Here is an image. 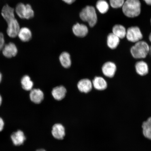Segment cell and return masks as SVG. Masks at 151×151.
I'll use <instances>...</instances> for the list:
<instances>
[{
  "label": "cell",
  "instance_id": "6da1fadb",
  "mask_svg": "<svg viewBox=\"0 0 151 151\" xmlns=\"http://www.w3.org/2000/svg\"><path fill=\"white\" fill-rule=\"evenodd\" d=\"M141 6L139 0H126L122 6L123 12L128 17H135L140 14Z\"/></svg>",
  "mask_w": 151,
  "mask_h": 151
},
{
  "label": "cell",
  "instance_id": "7a4b0ae2",
  "mask_svg": "<svg viewBox=\"0 0 151 151\" xmlns=\"http://www.w3.org/2000/svg\"><path fill=\"white\" fill-rule=\"evenodd\" d=\"M150 47L146 42L139 41L131 47V53L135 59H142L146 57L149 54Z\"/></svg>",
  "mask_w": 151,
  "mask_h": 151
},
{
  "label": "cell",
  "instance_id": "3957f363",
  "mask_svg": "<svg viewBox=\"0 0 151 151\" xmlns=\"http://www.w3.org/2000/svg\"><path fill=\"white\" fill-rule=\"evenodd\" d=\"M81 19L88 22L91 27H93L97 23V16L95 8L91 6H87L82 9L80 14Z\"/></svg>",
  "mask_w": 151,
  "mask_h": 151
},
{
  "label": "cell",
  "instance_id": "277c9868",
  "mask_svg": "<svg viewBox=\"0 0 151 151\" xmlns=\"http://www.w3.org/2000/svg\"><path fill=\"white\" fill-rule=\"evenodd\" d=\"M7 25L6 35L11 39L16 38L21 28L19 21L16 17L10 19L6 21Z\"/></svg>",
  "mask_w": 151,
  "mask_h": 151
},
{
  "label": "cell",
  "instance_id": "5b68a950",
  "mask_svg": "<svg viewBox=\"0 0 151 151\" xmlns=\"http://www.w3.org/2000/svg\"><path fill=\"white\" fill-rule=\"evenodd\" d=\"M128 40L132 42H137L142 39L143 35L139 28L134 26L128 28L126 36Z\"/></svg>",
  "mask_w": 151,
  "mask_h": 151
},
{
  "label": "cell",
  "instance_id": "8992f818",
  "mask_svg": "<svg viewBox=\"0 0 151 151\" xmlns=\"http://www.w3.org/2000/svg\"><path fill=\"white\" fill-rule=\"evenodd\" d=\"M1 51L3 55L8 58L14 57L17 54L18 52L16 45L12 42L5 44Z\"/></svg>",
  "mask_w": 151,
  "mask_h": 151
},
{
  "label": "cell",
  "instance_id": "52a82bcc",
  "mask_svg": "<svg viewBox=\"0 0 151 151\" xmlns=\"http://www.w3.org/2000/svg\"><path fill=\"white\" fill-rule=\"evenodd\" d=\"M116 70V66L112 62H107L102 67L103 74L109 78H112L114 76Z\"/></svg>",
  "mask_w": 151,
  "mask_h": 151
},
{
  "label": "cell",
  "instance_id": "ba28073f",
  "mask_svg": "<svg viewBox=\"0 0 151 151\" xmlns=\"http://www.w3.org/2000/svg\"><path fill=\"white\" fill-rule=\"evenodd\" d=\"M52 133L55 138L61 140L65 136V128L61 124H55L52 126Z\"/></svg>",
  "mask_w": 151,
  "mask_h": 151
},
{
  "label": "cell",
  "instance_id": "9c48e42d",
  "mask_svg": "<svg viewBox=\"0 0 151 151\" xmlns=\"http://www.w3.org/2000/svg\"><path fill=\"white\" fill-rule=\"evenodd\" d=\"M72 30L74 35L78 37H84L88 33L87 26L83 24L76 23L73 26Z\"/></svg>",
  "mask_w": 151,
  "mask_h": 151
},
{
  "label": "cell",
  "instance_id": "30bf717a",
  "mask_svg": "<svg viewBox=\"0 0 151 151\" xmlns=\"http://www.w3.org/2000/svg\"><path fill=\"white\" fill-rule=\"evenodd\" d=\"M32 34L29 28L26 27H21L18 34L17 37L22 42L29 41L32 39Z\"/></svg>",
  "mask_w": 151,
  "mask_h": 151
},
{
  "label": "cell",
  "instance_id": "8fae6325",
  "mask_svg": "<svg viewBox=\"0 0 151 151\" xmlns=\"http://www.w3.org/2000/svg\"><path fill=\"white\" fill-rule=\"evenodd\" d=\"M11 138L13 143L16 146L23 144L26 139L24 132L21 130H18L13 133L11 135Z\"/></svg>",
  "mask_w": 151,
  "mask_h": 151
},
{
  "label": "cell",
  "instance_id": "7c38bea8",
  "mask_svg": "<svg viewBox=\"0 0 151 151\" xmlns=\"http://www.w3.org/2000/svg\"><path fill=\"white\" fill-rule=\"evenodd\" d=\"M92 83L88 79H83L80 80L77 84V87L80 91L85 93H88L91 90Z\"/></svg>",
  "mask_w": 151,
  "mask_h": 151
},
{
  "label": "cell",
  "instance_id": "4fadbf2b",
  "mask_svg": "<svg viewBox=\"0 0 151 151\" xmlns=\"http://www.w3.org/2000/svg\"><path fill=\"white\" fill-rule=\"evenodd\" d=\"M30 99L33 103L40 104L44 99V94L39 89H33L31 90L29 94Z\"/></svg>",
  "mask_w": 151,
  "mask_h": 151
},
{
  "label": "cell",
  "instance_id": "5bb4252c",
  "mask_svg": "<svg viewBox=\"0 0 151 151\" xmlns=\"http://www.w3.org/2000/svg\"><path fill=\"white\" fill-rule=\"evenodd\" d=\"M67 90L65 87L60 86L55 88L52 92V95L54 99L57 101H61L65 97Z\"/></svg>",
  "mask_w": 151,
  "mask_h": 151
},
{
  "label": "cell",
  "instance_id": "9a60e30c",
  "mask_svg": "<svg viewBox=\"0 0 151 151\" xmlns=\"http://www.w3.org/2000/svg\"><path fill=\"white\" fill-rule=\"evenodd\" d=\"M14 9L17 18L21 20H25L26 12V4L20 2L16 5Z\"/></svg>",
  "mask_w": 151,
  "mask_h": 151
},
{
  "label": "cell",
  "instance_id": "2e32d148",
  "mask_svg": "<svg viewBox=\"0 0 151 151\" xmlns=\"http://www.w3.org/2000/svg\"><path fill=\"white\" fill-rule=\"evenodd\" d=\"M92 83L95 89L99 91L105 90L107 86L106 81L103 77H95Z\"/></svg>",
  "mask_w": 151,
  "mask_h": 151
},
{
  "label": "cell",
  "instance_id": "e0dca14e",
  "mask_svg": "<svg viewBox=\"0 0 151 151\" xmlns=\"http://www.w3.org/2000/svg\"><path fill=\"white\" fill-rule=\"evenodd\" d=\"M135 68L137 74L141 76L146 75L149 72L148 66L146 62L143 61L137 62Z\"/></svg>",
  "mask_w": 151,
  "mask_h": 151
},
{
  "label": "cell",
  "instance_id": "ac0fdd59",
  "mask_svg": "<svg viewBox=\"0 0 151 151\" xmlns=\"http://www.w3.org/2000/svg\"><path fill=\"white\" fill-rule=\"evenodd\" d=\"M107 45L109 48L114 50L118 47L120 43V39L113 33L109 34L107 37Z\"/></svg>",
  "mask_w": 151,
  "mask_h": 151
},
{
  "label": "cell",
  "instance_id": "d6986e66",
  "mask_svg": "<svg viewBox=\"0 0 151 151\" xmlns=\"http://www.w3.org/2000/svg\"><path fill=\"white\" fill-rule=\"evenodd\" d=\"M142 128L143 135L146 138L151 140V117L143 122Z\"/></svg>",
  "mask_w": 151,
  "mask_h": 151
},
{
  "label": "cell",
  "instance_id": "ffe728a7",
  "mask_svg": "<svg viewBox=\"0 0 151 151\" xmlns=\"http://www.w3.org/2000/svg\"><path fill=\"white\" fill-rule=\"evenodd\" d=\"M112 33L120 39L126 37V31L125 27L120 24H116L112 28Z\"/></svg>",
  "mask_w": 151,
  "mask_h": 151
},
{
  "label": "cell",
  "instance_id": "44dd1931",
  "mask_svg": "<svg viewBox=\"0 0 151 151\" xmlns=\"http://www.w3.org/2000/svg\"><path fill=\"white\" fill-rule=\"evenodd\" d=\"M60 61L61 65L65 68H69L70 67L71 62L70 56L68 53L64 52L60 55Z\"/></svg>",
  "mask_w": 151,
  "mask_h": 151
},
{
  "label": "cell",
  "instance_id": "7402d4cb",
  "mask_svg": "<svg viewBox=\"0 0 151 151\" xmlns=\"http://www.w3.org/2000/svg\"><path fill=\"white\" fill-rule=\"evenodd\" d=\"M21 84L22 88L26 91H31L33 86V83L30 77L28 75H25L22 79Z\"/></svg>",
  "mask_w": 151,
  "mask_h": 151
},
{
  "label": "cell",
  "instance_id": "603a6c76",
  "mask_svg": "<svg viewBox=\"0 0 151 151\" xmlns=\"http://www.w3.org/2000/svg\"><path fill=\"white\" fill-rule=\"evenodd\" d=\"M96 8L102 14L106 13L109 10V6L108 3L105 0H99L96 5Z\"/></svg>",
  "mask_w": 151,
  "mask_h": 151
},
{
  "label": "cell",
  "instance_id": "cb8c5ba5",
  "mask_svg": "<svg viewBox=\"0 0 151 151\" xmlns=\"http://www.w3.org/2000/svg\"><path fill=\"white\" fill-rule=\"evenodd\" d=\"M124 1V0H109L111 7L114 8H118L122 7Z\"/></svg>",
  "mask_w": 151,
  "mask_h": 151
},
{
  "label": "cell",
  "instance_id": "d4e9b609",
  "mask_svg": "<svg viewBox=\"0 0 151 151\" xmlns=\"http://www.w3.org/2000/svg\"><path fill=\"white\" fill-rule=\"evenodd\" d=\"M4 126V122L2 119L0 118V132L2 131Z\"/></svg>",
  "mask_w": 151,
  "mask_h": 151
},
{
  "label": "cell",
  "instance_id": "484cf974",
  "mask_svg": "<svg viewBox=\"0 0 151 151\" xmlns=\"http://www.w3.org/2000/svg\"><path fill=\"white\" fill-rule=\"evenodd\" d=\"M62 1L67 4L70 5L74 3L76 0H62Z\"/></svg>",
  "mask_w": 151,
  "mask_h": 151
},
{
  "label": "cell",
  "instance_id": "4316f807",
  "mask_svg": "<svg viewBox=\"0 0 151 151\" xmlns=\"http://www.w3.org/2000/svg\"><path fill=\"white\" fill-rule=\"evenodd\" d=\"M145 2L148 5H151V0H144Z\"/></svg>",
  "mask_w": 151,
  "mask_h": 151
},
{
  "label": "cell",
  "instance_id": "83f0119b",
  "mask_svg": "<svg viewBox=\"0 0 151 151\" xmlns=\"http://www.w3.org/2000/svg\"><path fill=\"white\" fill-rule=\"evenodd\" d=\"M2 101V97L1 94H0V106H1V103Z\"/></svg>",
  "mask_w": 151,
  "mask_h": 151
},
{
  "label": "cell",
  "instance_id": "f1b7e54d",
  "mask_svg": "<svg viewBox=\"0 0 151 151\" xmlns=\"http://www.w3.org/2000/svg\"><path fill=\"white\" fill-rule=\"evenodd\" d=\"M2 78V76L1 73L0 72V83L1 82Z\"/></svg>",
  "mask_w": 151,
  "mask_h": 151
},
{
  "label": "cell",
  "instance_id": "f546056e",
  "mask_svg": "<svg viewBox=\"0 0 151 151\" xmlns=\"http://www.w3.org/2000/svg\"><path fill=\"white\" fill-rule=\"evenodd\" d=\"M36 151H46L44 149H39V150H37Z\"/></svg>",
  "mask_w": 151,
  "mask_h": 151
},
{
  "label": "cell",
  "instance_id": "4dcf8cb0",
  "mask_svg": "<svg viewBox=\"0 0 151 151\" xmlns=\"http://www.w3.org/2000/svg\"><path fill=\"white\" fill-rule=\"evenodd\" d=\"M149 40H150L151 42V33H150V36H149Z\"/></svg>",
  "mask_w": 151,
  "mask_h": 151
},
{
  "label": "cell",
  "instance_id": "1f68e13d",
  "mask_svg": "<svg viewBox=\"0 0 151 151\" xmlns=\"http://www.w3.org/2000/svg\"><path fill=\"white\" fill-rule=\"evenodd\" d=\"M149 54H150V56H151V46L150 47V50Z\"/></svg>",
  "mask_w": 151,
  "mask_h": 151
},
{
  "label": "cell",
  "instance_id": "d6a6232c",
  "mask_svg": "<svg viewBox=\"0 0 151 151\" xmlns=\"http://www.w3.org/2000/svg\"><path fill=\"white\" fill-rule=\"evenodd\" d=\"M1 49H0V52H1Z\"/></svg>",
  "mask_w": 151,
  "mask_h": 151
},
{
  "label": "cell",
  "instance_id": "836d02e7",
  "mask_svg": "<svg viewBox=\"0 0 151 151\" xmlns=\"http://www.w3.org/2000/svg\"></svg>",
  "mask_w": 151,
  "mask_h": 151
}]
</instances>
